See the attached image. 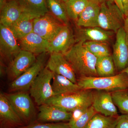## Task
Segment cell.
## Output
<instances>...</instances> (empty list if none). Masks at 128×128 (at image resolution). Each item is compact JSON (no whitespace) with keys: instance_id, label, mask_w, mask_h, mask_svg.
Here are the masks:
<instances>
[{"instance_id":"cell-1","label":"cell","mask_w":128,"mask_h":128,"mask_svg":"<svg viewBox=\"0 0 128 128\" xmlns=\"http://www.w3.org/2000/svg\"><path fill=\"white\" fill-rule=\"evenodd\" d=\"M82 42L75 44L64 54L76 75L82 76H98L96 70L97 58L86 48Z\"/></svg>"},{"instance_id":"cell-2","label":"cell","mask_w":128,"mask_h":128,"mask_svg":"<svg viewBox=\"0 0 128 128\" xmlns=\"http://www.w3.org/2000/svg\"><path fill=\"white\" fill-rule=\"evenodd\" d=\"M77 84L82 89L114 92L128 89V76L120 72L117 74L107 77L82 76L77 80Z\"/></svg>"},{"instance_id":"cell-3","label":"cell","mask_w":128,"mask_h":128,"mask_svg":"<svg viewBox=\"0 0 128 128\" xmlns=\"http://www.w3.org/2000/svg\"><path fill=\"white\" fill-rule=\"evenodd\" d=\"M94 92L91 89H82L78 92L54 96L45 104L58 107L68 112L77 108H89L92 105Z\"/></svg>"},{"instance_id":"cell-4","label":"cell","mask_w":128,"mask_h":128,"mask_svg":"<svg viewBox=\"0 0 128 128\" xmlns=\"http://www.w3.org/2000/svg\"><path fill=\"white\" fill-rule=\"evenodd\" d=\"M125 16L114 2L106 0L101 4L98 26L116 33L123 26Z\"/></svg>"},{"instance_id":"cell-5","label":"cell","mask_w":128,"mask_h":128,"mask_svg":"<svg viewBox=\"0 0 128 128\" xmlns=\"http://www.w3.org/2000/svg\"><path fill=\"white\" fill-rule=\"evenodd\" d=\"M54 73L46 66L38 74L29 89L30 95L34 98L38 106L45 104L54 96L50 84Z\"/></svg>"},{"instance_id":"cell-6","label":"cell","mask_w":128,"mask_h":128,"mask_svg":"<svg viewBox=\"0 0 128 128\" xmlns=\"http://www.w3.org/2000/svg\"><path fill=\"white\" fill-rule=\"evenodd\" d=\"M5 95L24 124H30L35 116L36 110L29 94L26 92H18Z\"/></svg>"},{"instance_id":"cell-7","label":"cell","mask_w":128,"mask_h":128,"mask_svg":"<svg viewBox=\"0 0 128 128\" xmlns=\"http://www.w3.org/2000/svg\"><path fill=\"white\" fill-rule=\"evenodd\" d=\"M38 55L36 62L22 74L12 81L9 89L12 91L26 92L29 90L34 80L41 70L45 67L46 53Z\"/></svg>"},{"instance_id":"cell-8","label":"cell","mask_w":128,"mask_h":128,"mask_svg":"<svg viewBox=\"0 0 128 128\" xmlns=\"http://www.w3.org/2000/svg\"><path fill=\"white\" fill-rule=\"evenodd\" d=\"M64 24L50 12L34 21L33 32L50 42L58 33Z\"/></svg>"},{"instance_id":"cell-9","label":"cell","mask_w":128,"mask_h":128,"mask_svg":"<svg viewBox=\"0 0 128 128\" xmlns=\"http://www.w3.org/2000/svg\"><path fill=\"white\" fill-rule=\"evenodd\" d=\"M36 60L35 54L22 50L9 63L6 70L8 78L12 81L14 80L30 68Z\"/></svg>"},{"instance_id":"cell-10","label":"cell","mask_w":128,"mask_h":128,"mask_svg":"<svg viewBox=\"0 0 128 128\" xmlns=\"http://www.w3.org/2000/svg\"><path fill=\"white\" fill-rule=\"evenodd\" d=\"M115 68L121 72L128 66V44L123 28L116 33V39L113 46L112 55Z\"/></svg>"},{"instance_id":"cell-11","label":"cell","mask_w":128,"mask_h":128,"mask_svg":"<svg viewBox=\"0 0 128 128\" xmlns=\"http://www.w3.org/2000/svg\"><path fill=\"white\" fill-rule=\"evenodd\" d=\"M9 28L0 24V52L4 59L11 62L22 50Z\"/></svg>"},{"instance_id":"cell-12","label":"cell","mask_w":128,"mask_h":128,"mask_svg":"<svg viewBox=\"0 0 128 128\" xmlns=\"http://www.w3.org/2000/svg\"><path fill=\"white\" fill-rule=\"evenodd\" d=\"M76 43L75 34L69 25H64L55 38L50 42L48 52L64 54Z\"/></svg>"},{"instance_id":"cell-13","label":"cell","mask_w":128,"mask_h":128,"mask_svg":"<svg viewBox=\"0 0 128 128\" xmlns=\"http://www.w3.org/2000/svg\"><path fill=\"white\" fill-rule=\"evenodd\" d=\"M46 66L53 73L63 76L77 84L76 73L63 54L56 53L50 54Z\"/></svg>"},{"instance_id":"cell-14","label":"cell","mask_w":128,"mask_h":128,"mask_svg":"<svg viewBox=\"0 0 128 128\" xmlns=\"http://www.w3.org/2000/svg\"><path fill=\"white\" fill-rule=\"evenodd\" d=\"M92 106L97 113L106 116L117 117L119 116L112 93L109 92L102 90L94 92Z\"/></svg>"},{"instance_id":"cell-15","label":"cell","mask_w":128,"mask_h":128,"mask_svg":"<svg viewBox=\"0 0 128 128\" xmlns=\"http://www.w3.org/2000/svg\"><path fill=\"white\" fill-rule=\"evenodd\" d=\"M114 33L105 30L100 27H78L76 30V42L88 41L107 42L110 41Z\"/></svg>"},{"instance_id":"cell-16","label":"cell","mask_w":128,"mask_h":128,"mask_svg":"<svg viewBox=\"0 0 128 128\" xmlns=\"http://www.w3.org/2000/svg\"><path fill=\"white\" fill-rule=\"evenodd\" d=\"M38 108L37 120L41 122L69 121L72 115V112L47 104L40 105Z\"/></svg>"},{"instance_id":"cell-17","label":"cell","mask_w":128,"mask_h":128,"mask_svg":"<svg viewBox=\"0 0 128 128\" xmlns=\"http://www.w3.org/2000/svg\"><path fill=\"white\" fill-rule=\"evenodd\" d=\"M0 119L2 125L6 127H18L24 125L5 94H0Z\"/></svg>"},{"instance_id":"cell-18","label":"cell","mask_w":128,"mask_h":128,"mask_svg":"<svg viewBox=\"0 0 128 128\" xmlns=\"http://www.w3.org/2000/svg\"><path fill=\"white\" fill-rule=\"evenodd\" d=\"M101 3L98 0H89L88 4L76 22L78 27L98 26Z\"/></svg>"},{"instance_id":"cell-19","label":"cell","mask_w":128,"mask_h":128,"mask_svg":"<svg viewBox=\"0 0 128 128\" xmlns=\"http://www.w3.org/2000/svg\"><path fill=\"white\" fill-rule=\"evenodd\" d=\"M22 50L39 55L48 52L49 42L32 32L18 40Z\"/></svg>"},{"instance_id":"cell-20","label":"cell","mask_w":128,"mask_h":128,"mask_svg":"<svg viewBox=\"0 0 128 128\" xmlns=\"http://www.w3.org/2000/svg\"><path fill=\"white\" fill-rule=\"evenodd\" d=\"M36 18L23 12L18 20L9 28L18 40L33 32L34 21Z\"/></svg>"},{"instance_id":"cell-21","label":"cell","mask_w":128,"mask_h":128,"mask_svg":"<svg viewBox=\"0 0 128 128\" xmlns=\"http://www.w3.org/2000/svg\"><path fill=\"white\" fill-rule=\"evenodd\" d=\"M23 12L16 0L7 1L0 10V24L10 27L18 20Z\"/></svg>"},{"instance_id":"cell-22","label":"cell","mask_w":128,"mask_h":128,"mask_svg":"<svg viewBox=\"0 0 128 128\" xmlns=\"http://www.w3.org/2000/svg\"><path fill=\"white\" fill-rule=\"evenodd\" d=\"M52 80V87L54 96L71 94L82 90L78 84L63 76L54 73Z\"/></svg>"},{"instance_id":"cell-23","label":"cell","mask_w":128,"mask_h":128,"mask_svg":"<svg viewBox=\"0 0 128 128\" xmlns=\"http://www.w3.org/2000/svg\"><path fill=\"white\" fill-rule=\"evenodd\" d=\"M23 12H28L37 18L49 12L46 0H16Z\"/></svg>"},{"instance_id":"cell-24","label":"cell","mask_w":128,"mask_h":128,"mask_svg":"<svg viewBox=\"0 0 128 128\" xmlns=\"http://www.w3.org/2000/svg\"><path fill=\"white\" fill-rule=\"evenodd\" d=\"M49 12L65 25H68L69 18L64 2L60 0H46Z\"/></svg>"},{"instance_id":"cell-25","label":"cell","mask_w":128,"mask_h":128,"mask_svg":"<svg viewBox=\"0 0 128 128\" xmlns=\"http://www.w3.org/2000/svg\"><path fill=\"white\" fill-rule=\"evenodd\" d=\"M96 70L99 77H107L115 75V66L112 55L97 58Z\"/></svg>"},{"instance_id":"cell-26","label":"cell","mask_w":128,"mask_h":128,"mask_svg":"<svg viewBox=\"0 0 128 128\" xmlns=\"http://www.w3.org/2000/svg\"><path fill=\"white\" fill-rule=\"evenodd\" d=\"M117 117L106 116L96 113L85 128H116Z\"/></svg>"},{"instance_id":"cell-27","label":"cell","mask_w":128,"mask_h":128,"mask_svg":"<svg viewBox=\"0 0 128 128\" xmlns=\"http://www.w3.org/2000/svg\"><path fill=\"white\" fill-rule=\"evenodd\" d=\"M89 0H68L64 2L70 19L76 22L88 4Z\"/></svg>"},{"instance_id":"cell-28","label":"cell","mask_w":128,"mask_h":128,"mask_svg":"<svg viewBox=\"0 0 128 128\" xmlns=\"http://www.w3.org/2000/svg\"><path fill=\"white\" fill-rule=\"evenodd\" d=\"M106 42L88 41L83 43L84 46L97 58L111 56L108 46Z\"/></svg>"},{"instance_id":"cell-29","label":"cell","mask_w":128,"mask_h":128,"mask_svg":"<svg viewBox=\"0 0 128 128\" xmlns=\"http://www.w3.org/2000/svg\"><path fill=\"white\" fill-rule=\"evenodd\" d=\"M114 103L122 114H128V89L112 92Z\"/></svg>"},{"instance_id":"cell-30","label":"cell","mask_w":128,"mask_h":128,"mask_svg":"<svg viewBox=\"0 0 128 128\" xmlns=\"http://www.w3.org/2000/svg\"><path fill=\"white\" fill-rule=\"evenodd\" d=\"M96 113L93 106H91L76 122L72 128H85Z\"/></svg>"},{"instance_id":"cell-31","label":"cell","mask_w":128,"mask_h":128,"mask_svg":"<svg viewBox=\"0 0 128 128\" xmlns=\"http://www.w3.org/2000/svg\"><path fill=\"white\" fill-rule=\"evenodd\" d=\"M17 128H71L68 122L57 123L31 124Z\"/></svg>"},{"instance_id":"cell-32","label":"cell","mask_w":128,"mask_h":128,"mask_svg":"<svg viewBox=\"0 0 128 128\" xmlns=\"http://www.w3.org/2000/svg\"><path fill=\"white\" fill-rule=\"evenodd\" d=\"M89 108H80L76 109L72 112L71 117L68 121L69 124L71 128H72L76 122L80 118L82 114L86 111Z\"/></svg>"},{"instance_id":"cell-33","label":"cell","mask_w":128,"mask_h":128,"mask_svg":"<svg viewBox=\"0 0 128 128\" xmlns=\"http://www.w3.org/2000/svg\"><path fill=\"white\" fill-rule=\"evenodd\" d=\"M116 128H128V114H122L117 117Z\"/></svg>"},{"instance_id":"cell-34","label":"cell","mask_w":128,"mask_h":128,"mask_svg":"<svg viewBox=\"0 0 128 128\" xmlns=\"http://www.w3.org/2000/svg\"><path fill=\"white\" fill-rule=\"evenodd\" d=\"M117 6L123 13L124 16L128 15V0H117Z\"/></svg>"},{"instance_id":"cell-35","label":"cell","mask_w":128,"mask_h":128,"mask_svg":"<svg viewBox=\"0 0 128 128\" xmlns=\"http://www.w3.org/2000/svg\"><path fill=\"white\" fill-rule=\"evenodd\" d=\"M123 28L126 34V38L128 44V15L124 18Z\"/></svg>"},{"instance_id":"cell-36","label":"cell","mask_w":128,"mask_h":128,"mask_svg":"<svg viewBox=\"0 0 128 128\" xmlns=\"http://www.w3.org/2000/svg\"><path fill=\"white\" fill-rule=\"evenodd\" d=\"M7 1V0H0V10L2 9Z\"/></svg>"},{"instance_id":"cell-37","label":"cell","mask_w":128,"mask_h":128,"mask_svg":"<svg viewBox=\"0 0 128 128\" xmlns=\"http://www.w3.org/2000/svg\"><path fill=\"white\" fill-rule=\"evenodd\" d=\"M121 72H123L126 73V74H128V66L127 67V68H126L124 69L123 70H122V71Z\"/></svg>"},{"instance_id":"cell-38","label":"cell","mask_w":128,"mask_h":128,"mask_svg":"<svg viewBox=\"0 0 128 128\" xmlns=\"http://www.w3.org/2000/svg\"><path fill=\"white\" fill-rule=\"evenodd\" d=\"M98 0V1L101 4V3H102V2H105L106 0Z\"/></svg>"},{"instance_id":"cell-39","label":"cell","mask_w":128,"mask_h":128,"mask_svg":"<svg viewBox=\"0 0 128 128\" xmlns=\"http://www.w3.org/2000/svg\"><path fill=\"white\" fill-rule=\"evenodd\" d=\"M60 0L61 1H62V2H67V1L68 0Z\"/></svg>"},{"instance_id":"cell-40","label":"cell","mask_w":128,"mask_h":128,"mask_svg":"<svg viewBox=\"0 0 128 128\" xmlns=\"http://www.w3.org/2000/svg\"><path fill=\"white\" fill-rule=\"evenodd\" d=\"M111 0L113 1L114 2H115V4H116L117 2V0Z\"/></svg>"},{"instance_id":"cell-41","label":"cell","mask_w":128,"mask_h":128,"mask_svg":"<svg viewBox=\"0 0 128 128\" xmlns=\"http://www.w3.org/2000/svg\"><path fill=\"white\" fill-rule=\"evenodd\" d=\"M117 2H116V4L117 5Z\"/></svg>"}]
</instances>
